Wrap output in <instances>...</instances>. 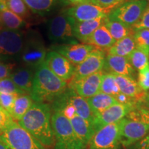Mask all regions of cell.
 Segmentation results:
<instances>
[{"instance_id": "cell-1", "label": "cell", "mask_w": 149, "mask_h": 149, "mask_svg": "<svg viewBox=\"0 0 149 149\" xmlns=\"http://www.w3.org/2000/svg\"><path fill=\"white\" fill-rule=\"evenodd\" d=\"M51 115L52 110L49 104L34 102L17 123L46 148H50L55 144Z\"/></svg>"}, {"instance_id": "cell-2", "label": "cell", "mask_w": 149, "mask_h": 149, "mask_svg": "<svg viewBox=\"0 0 149 149\" xmlns=\"http://www.w3.org/2000/svg\"><path fill=\"white\" fill-rule=\"evenodd\" d=\"M68 88V83L53 73L45 62L35 70L31 98L34 102L52 103Z\"/></svg>"}, {"instance_id": "cell-3", "label": "cell", "mask_w": 149, "mask_h": 149, "mask_svg": "<svg viewBox=\"0 0 149 149\" xmlns=\"http://www.w3.org/2000/svg\"><path fill=\"white\" fill-rule=\"evenodd\" d=\"M121 142L124 148L131 147L149 133V109L139 104L120 120Z\"/></svg>"}, {"instance_id": "cell-4", "label": "cell", "mask_w": 149, "mask_h": 149, "mask_svg": "<svg viewBox=\"0 0 149 149\" xmlns=\"http://www.w3.org/2000/svg\"><path fill=\"white\" fill-rule=\"evenodd\" d=\"M51 110V124L55 137L54 149H86L74 133L70 120L61 111Z\"/></svg>"}, {"instance_id": "cell-5", "label": "cell", "mask_w": 149, "mask_h": 149, "mask_svg": "<svg viewBox=\"0 0 149 149\" xmlns=\"http://www.w3.org/2000/svg\"><path fill=\"white\" fill-rule=\"evenodd\" d=\"M0 141L10 149H46L42 143L14 120L8 123L0 134Z\"/></svg>"}, {"instance_id": "cell-6", "label": "cell", "mask_w": 149, "mask_h": 149, "mask_svg": "<svg viewBox=\"0 0 149 149\" xmlns=\"http://www.w3.org/2000/svg\"><path fill=\"white\" fill-rule=\"evenodd\" d=\"M47 51L41 35L37 32L26 35L25 42L19 63L22 66L35 70L45 61Z\"/></svg>"}, {"instance_id": "cell-7", "label": "cell", "mask_w": 149, "mask_h": 149, "mask_svg": "<svg viewBox=\"0 0 149 149\" xmlns=\"http://www.w3.org/2000/svg\"><path fill=\"white\" fill-rule=\"evenodd\" d=\"M75 21L66 13H59L49 20L47 24V35L49 40L57 44H74L78 41L74 35Z\"/></svg>"}, {"instance_id": "cell-8", "label": "cell", "mask_w": 149, "mask_h": 149, "mask_svg": "<svg viewBox=\"0 0 149 149\" xmlns=\"http://www.w3.org/2000/svg\"><path fill=\"white\" fill-rule=\"evenodd\" d=\"M25 33L19 30H0V61L18 62L25 42Z\"/></svg>"}, {"instance_id": "cell-9", "label": "cell", "mask_w": 149, "mask_h": 149, "mask_svg": "<svg viewBox=\"0 0 149 149\" xmlns=\"http://www.w3.org/2000/svg\"><path fill=\"white\" fill-rule=\"evenodd\" d=\"M148 4V0L124 1L113 9L107 17L133 28L140 19Z\"/></svg>"}, {"instance_id": "cell-10", "label": "cell", "mask_w": 149, "mask_h": 149, "mask_svg": "<svg viewBox=\"0 0 149 149\" xmlns=\"http://www.w3.org/2000/svg\"><path fill=\"white\" fill-rule=\"evenodd\" d=\"M89 149H123L121 142L120 121L100 128L94 133Z\"/></svg>"}, {"instance_id": "cell-11", "label": "cell", "mask_w": 149, "mask_h": 149, "mask_svg": "<svg viewBox=\"0 0 149 149\" xmlns=\"http://www.w3.org/2000/svg\"><path fill=\"white\" fill-rule=\"evenodd\" d=\"M139 104L117 103L95 115L93 122L95 133L109 124L120 122Z\"/></svg>"}, {"instance_id": "cell-12", "label": "cell", "mask_w": 149, "mask_h": 149, "mask_svg": "<svg viewBox=\"0 0 149 149\" xmlns=\"http://www.w3.org/2000/svg\"><path fill=\"white\" fill-rule=\"evenodd\" d=\"M106 56L105 51L103 50L95 48L83 62L75 66L73 77L70 81L81 79L103 70Z\"/></svg>"}, {"instance_id": "cell-13", "label": "cell", "mask_w": 149, "mask_h": 149, "mask_svg": "<svg viewBox=\"0 0 149 149\" xmlns=\"http://www.w3.org/2000/svg\"><path fill=\"white\" fill-rule=\"evenodd\" d=\"M113 8H104L87 1L70 7L66 12L75 22L89 21L108 17Z\"/></svg>"}, {"instance_id": "cell-14", "label": "cell", "mask_w": 149, "mask_h": 149, "mask_svg": "<svg viewBox=\"0 0 149 149\" xmlns=\"http://www.w3.org/2000/svg\"><path fill=\"white\" fill-rule=\"evenodd\" d=\"M44 62L54 74L64 81H70L73 77L75 65L57 52H48Z\"/></svg>"}, {"instance_id": "cell-15", "label": "cell", "mask_w": 149, "mask_h": 149, "mask_svg": "<svg viewBox=\"0 0 149 149\" xmlns=\"http://www.w3.org/2000/svg\"><path fill=\"white\" fill-rule=\"evenodd\" d=\"M104 73V70H101L81 79L70 81L68 83V87L74 90L79 96L87 100L100 92Z\"/></svg>"}, {"instance_id": "cell-16", "label": "cell", "mask_w": 149, "mask_h": 149, "mask_svg": "<svg viewBox=\"0 0 149 149\" xmlns=\"http://www.w3.org/2000/svg\"><path fill=\"white\" fill-rule=\"evenodd\" d=\"M95 48L91 44L78 43L74 44H56L51 46V50L64 56L72 64L77 66L83 62Z\"/></svg>"}, {"instance_id": "cell-17", "label": "cell", "mask_w": 149, "mask_h": 149, "mask_svg": "<svg viewBox=\"0 0 149 149\" xmlns=\"http://www.w3.org/2000/svg\"><path fill=\"white\" fill-rule=\"evenodd\" d=\"M103 70L115 74L135 78V70L130 64L128 57L107 55Z\"/></svg>"}, {"instance_id": "cell-18", "label": "cell", "mask_w": 149, "mask_h": 149, "mask_svg": "<svg viewBox=\"0 0 149 149\" xmlns=\"http://www.w3.org/2000/svg\"><path fill=\"white\" fill-rule=\"evenodd\" d=\"M120 92L139 103H145L147 93L140 88L135 78L115 74Z\"/></svg>"}, {"instance_id": "cell-19", "label": "cell", "mask_w": 149, "mask_h": 149, "mask_svg": "<svg viewBox=\"0 0 149 149\" xmlns=\"http://www.w3.org/2000/svg\"><path fill=\"white\" fill-rule=\"evenodd\" d=\"M34 75V70L22 66L16 67L11 72L9 78H10L19 88L26 94L30 95L32 91Z\"/></svg>"}, {"instance_id": "cell-20", "label": "cell", "mask_w": 149, "mask_h": 149, "mask_svg": "<svg viewBox=\"0 0 149 149\" xmlns=\"http://www.w3.org/2000/svg\"><path fill=\"white\" fill-rule=\"evenodd\" d=\"M65 93L70 104L75 109L77 115L93 124L95 115L89 107L86 99L79 96L75 91L68 87L65 91Z\"/></svg>"}, {"instance_id": "cell-21", "label": "cell", "mask_w": 149, "mask_h": 149, "mask_svg": "<svg viewBox=\"0 0 149 149\" xmlns=\"http://www.w3.org/2000/svg\"><path fill=\"white\" fill-rule=\"evenodd\" d=\"M105 18H100L89 21L75 22L74 24L73 31L74 37L78 42L86 44L88 39L95 30L104 24Z\"/></svg>"}, {"instance_id": "cell-22", "label": "cell", "mask_w": 149, "mask_h": 149, "mask_svg": "<svg viewBox=\"0 0 149 149\" xmlns=\"http://www.w3.org/2000/svg\"><path fill=\"white\" fill-rule=\"evenodd\" d=\"M70 122L78 138L86 147H88L89 142L95 133L93 124L77 115L72 117Z\"/></svg>"}, {"instance_id": "cell-23", "label": "cell", "mask_w": 149, "mask_h": 149, "mask_svg": "<svg viewBox=\"0 0 149 149\" xmlns=\"http://www.w3.org/2000/svg\"><path fill=\"white\" fill-rule=\"evenodd\" d=\"M115 42L116 41L113 38L111 33L103 24L93 33L86 44L105 51V50H109Z\"/></svg>"}, {"instance_id": "cell-24", "label": "cell", "mask_w": 149, "mask_h": 149, "mask_svg": "<svg viewBox=\"0 0 149 149\" xmlns=\"http://www.w3.org/2000/svg\"><path fill=\"white\" fill-rule=\"evenodd\" d=\"M86 100L94 115L118 103L114 97L102 92L98 93Z\"/></svg>"}, {"instance_id": "cell-25", "label": "cell", "mask_w": 149, "mask_h": 149, "mask_svg": "<svg viewBox=\"0 0 149 149\" xmlns=\"http://www.w3.org/2000/svg\"><path fill=\"white\" fill-rule=\"evenodd\" d=\"M135 48L136 44L133 35H128L122 40L116 41V42L109 50H107V55L128 57Z\"/></svg>"}, {"instance_id": "cell-26", "label": "cell", "mask_w": 149, "mask_h": 149, "mask_svg": "<svg viewBox=\"0 0 149 149\" xmlns=\"http://www.w3.org/2000/svg\"><path fill=\"white\" fill-rule=\"evenodd\" d=\"M34 101L30 95L22 94L17 97L12 109L9 113L11 117L17 122L19 121L32 107Z\"/></svg>"}, {"instance_id": "cell-27", "label": "cell", "mask_w": 149, "mask_h": 149, "mask_svg": "<svg viewBox=\"0 0 149 149\" xmlns=\"http://www.w3.org/2000/svg\"><path fill=\"white\" fill-rule=\"evenodd\" d=\"M25 25L26 22L23 19L8 9L0 10V30H19Z\"/></svg>"}, {"instance_id": "cell-28", "label": "cell", "mask_w": 149, "mask_h": 149, "mask_svg": "<svg viewBox=\"0 0 149 149\" xmlns=\"http://www.w3.org/2000/svg\"><path fill=\"white\" fill-rule=\"evenodd\" d=\"M104 24L115 41L122 40L128 35H133L135 33L133 28L128 27L115 20L110 19L107 17L104 20Z\"/></svg>"}, {"instance_id": "cell-29", "label": "cell", "mask_w": 149, "mask_h": 149, "mask_svg": "<svg viewBox=\"0 0 149 149\" xmlns=\"http://www.w3.org/2000/svg\"><path fill=\"white\" fill-rule=\"evenodd\" d=\"M26 4L35 13L45 15L54 9L57 0H24Z\"/></svg>"}, {"instance_id": "cell-30", "label": "cell", "mask_w": 149, "mask_h": 149, "mask_svg": "<svg viewBox=\"0 0 149 149\" xmlns=\"http://www.w3.org/2000/svg\"><path fill=\"white\" fill-rule=\"evenodd\" d=\"M128 59L135 70L139 71L149 64V51L136 47Z\"/></svg>"}, {"instance_id": "cell-31", "label": "cell", "mask_w": 149, "mask_h": 149, "mask_svg": "<svg viewBox=\"0 0 149 149\" xmlns=\"http://www.w3.org/2000/svg\"><path fill=\"white\" fill-rule=\"evenodd\" d=\"M100 92L109 95L114 97L121 93L115 80L114 74L104 72L100 86Z\"/></svg>"}, {"instance_id": "cell-32", "label": "cell", "mask_w": 149, "mask_h": 149, "mask_svg": "<svg viewBox=\"0 0 149 149\" xmlns=\"http://www.w3.org/2000/svg\"><path fill=\"white\" fill-rule=\"evenodd\" d=\"M6 1L8 9L23 19H26L30 16L29 7L24 0H6Z\"/></svg>"}, {"instance_id": "cell-33", "label": "cell", "mask_w": 149, "mask_h": 149, "mask_svg": "<svg viewBox=\"0 0 149 149\" xmlns=\"http://www.w3.org/2000/svg\"><path fill=\"white\" fill-rule=\"evenodd\" d=\"M136 47L149 51V29H141L135 31L133 34Z\"/></svg>"}, {"instance_id": "cell-34", "label": "cell", "mask_w": 149, "mask_h": 149, "mask_svg": "<svg viewBox=\"0 0 149 149\" xmlns=\"http://www.w3.org/2000/svg\"><path fill=\"white\" fill-rule=\"evenodd\" d=\"M0 93H15L17 95L26 94L15 84L10 78L0 79Z\"/></svg>"}, {"instance_id": "cell-35", "label": "cell", "mask_w": 149, "mask_h": 149, "mask_svg": "<svg viewBox=\"0 0 149 149\" xmlns=\"http://www.w3.org/2000/svg\"><path fill=\"white\" fill-rule=\"evenodd\" d=\"M15 93H0V107L10 113L17 97Z\"/></svg>"}, {"instance_id": "cell-36", "label": "cell", "mask_w": 149, "mask_h": 149, "mask_svg": "<svg viewBox=\"0 0 149 149\" xmlns=\"http://www.w3.org/2000/svg\"><path fill=\"white\" fill-rule=\"evenodd\" d=\"M137 83L143 91L149 90V64L138 72Z\"/></svg>"}, {"instance_id": "cell-37", "label": "cell", "mask_w": 149, "mask_h": 149, "mask_svg": "<svg viewBox=\"0 0 149 149\" xmlns=\"http://www.w3.org/2000/svg\"><path fill=\"white\" fill-rule=\"evenodd\" d=\"M133 29L135 32L141 29H149V1L140 19L133 26Z\"/></svg>"}, {"instance_id": "cell-38", "label": "cell", "mask_w": 149, "mask_h": 149, "mask_svg": "<svg viewBox=\"0 0 149 149\" xmlns=\"http://www.w3.org/2000/svg\"><path fill=\"white\" fill-rule=\"evenodd\" d=\"M16 67L15 63H5L0 61V79L10 77L11 72Z\"/></svg>"}, {"instance_id": "cell-39", "label": "cell", "mask_w": 149, "mask_h": 149, "mask_svg": "<svg viewBox=\"0 0 149 149\" xmlns=\"http://www.w3.org/2000/svg\"><path fill=\"white\" fill-rule=\"evenodd\" d=\"M88 1L104 8H115L121 3L125 1V0H88Z\"/></svg>"}, {"instance_id": "cell-40", "label": "cell", "mask_w": 149, "mask_h": 149, "mask_svg": "<svg viewBox=\"0 0 149 149\" xmlns=\"http://www.w3.org/2000/svg\"><path fill=\"white\" fill-rule=\"evenodd\" d=\"M13 120V119L11 117L8 112L0 107V134L2 133L8 123Z\"/></svg>"}, {"instance_id": "cell-41", "label": "cell", "mask_w": 149, "mask_h": 149, "mask_svg": "<svg viewBox=\"0 0 149 149\" xmlns=\"http://www.w3.org/2000/svg\"><path fill=\"white\" fill-rule=\"evenodd\" d=\"M133 146V149H149V133Z\"/></svg>"}, {"instance_id": "cell-42", "label": "cell", "mask_w": 149, "mask_h": 149, "mask_svg": "<svg viewBox=\"0 0 149 149\" xmlns=\"http://www.w3.org/2000/svg\"><path fill=\"white\" fill-rule=\"evenodd\" d=\"M65 2L68 3V4H71L73 6H76L77 4H80L84 2H87L88 0H64Z\"/></svg>"}, {"instance_id": "cell-43", "label": "cell", "mask_w": 149, "mask_h": 149, "mask_svg": "<svg viewBox=\"0 0 149 149\" xmlns=\"http://www.w3.org/2000/svg\"><path fill=\"white\" fill-rule=\"evenodd\" d=\"M0 149H10L8 146H7L2 141H0Z\"/></svg>"}, {"instance_id": "cell-44", "label": "cell", "mask_w": 149, "mask_h": 149, "mask_svg": "<svg viewBox=\"0 0 149 149\" xmlns=\"http://www.w3.org/2000/svg\"><path fill=\"white\" fill-rule=\"evenodd\" d=\"M145 103H149V92L147 93L146 100H145Z\"/></svg>"}, {"instance_id": "cell-45", "label": "cell", "mask_w": 149, "mask_h": 149, "mask_svg": "<svg viewBox=\"0 0 149 149\" xmlns=\"http://www.w3.org/2000/svg\"><path fill=\"white\" fill-rule=\"evenodd\" d=\"M145 105H146V107L149 109V103H145Z\"/></svg>"}, {"instance_id": "cell-46", "label": "cell", "mask_w": 149, "mask_h": 149, "mask_svg": "<svg viewBox=\"0 0 149 149\" xmlns=\"http://www.w3.org/2000/svg\"><path fill=\"white\" fill-rule=\"evenodd\" d=\"M129 1H135V0H129Z\"/></svg>"}]
</instances>
